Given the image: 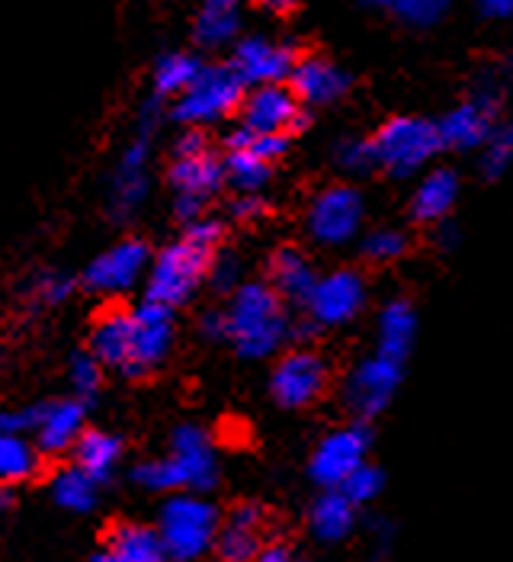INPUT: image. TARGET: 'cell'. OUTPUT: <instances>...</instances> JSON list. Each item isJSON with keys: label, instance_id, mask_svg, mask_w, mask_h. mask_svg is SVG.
I'll list each match as a JSON object with an SVG mask.
<instances>
[{"label": "cell", "instance_id": "1", "mask_svg": "<svg viewBox=\"0 0 513 562\" xmlns=\"http://www.w3.org/2000/svg\"><path fill=\"white\" fill-rule=\"evenodd\" d=\"M225 315V341L248 360H263L276 353L283 341L293 335V322L286 303L276 296V290L266 280L241 283L231 293V303Z\"/></svg>", "mask_w": 513, "mask_h": 562}, {"label": "cell", "instance_id": "2", "mask_svg": "<svg viewBox=\"0 0 513 562\" xmlns=\"http://www.w3.org/2000/svg\"><path fill=\"white\" fill-rule=\"evenodd\" d=\"M132 479L151 492H209L218 479L213 440L200 425H176L168 457L138 463Z\"/></svg>", "mask_w": 513, "mask_h": 562}, {"label": "cell", "instance_id": "3", "mask_svg": "<svg viewBox=\"0 0 513 562\" xmlns=\"http://www.w3.org/2000/svg\"><path fill=\"white\" fill-rule=\"evenodd\" d=\"M218 524L221 518L213 502H206L196 492H173L161 508L155 530L168 550V560L193 562L213 550Z\"/></svg>", "mask_w": 513, "mask_h": 562}, {"label": "cell", "instance_id": "4", "mask_svg": "<svg viewBox=\"0 0 513 562\" xmlns=\"http://www.w3.org/2000/svg\"><path fill=\"white\" fill-rule=\"evenodd\" d=\"M213 258L215 251L193 245L190 238L168 245L158 258H151L148 280H145V300L164 305V308L190 303L196 296V290L206 283Z\"/></svg>", "mask_w": 513, "mask_h": 562}, {"label": "cell", "instance_id": "5", "mask_svg": "<svg viewBox=\"0 0 513 562\" xmlns=\"http://www.w3.org/2000/svg\"><path fill=\"white\" fill-rule=\"evenodd\" d=\"M241 100H244V85L241 78L221 65H213L196 75V81L186 87L176 103H173V120L190 126V130H200L206 123H218L225 116H231L235 110H241Z\"/></svg>", "mask_w": 513, "mask_h": 562}, {"label": "cell", "instance_id": "6", "mask_svg": "<svg viewBox=\"0 0 513 562\" xmlns=\"http://www.w3.org/2000/svg\"><path fill=\"white\" fill-rule=\"evenodd\" d=\"M440 148V132L421 116H395L373 138L376 168H385L391 177L421 171Z\"/></svg>", "mask_w": 513, "mask_h": 562}, {"label": "cell", "instance_id": "7", "mask_svg": "<svg viewBox=\"0 0 513 562\" xmlns=\"http://www.w3.org/2000/svg\"><path fill=\"white\" fill-rule=\"evenodd\" d=\"M363 218H366V203H363L360 190L346 187V183H338V187H324L311 200L305 225H308V235L318 245L343 248V245H350L360 235Z\"/></svg>", "mask_w": 513, "mask_h": 562}, {"label": "cell", "instance_id": "8", "mask_svg": "<svg viewBox=\"0 0 513 562\" xmlns=\"http://www.w3.org/2000/svg\"><path fill=\"white\" fill-rule=\"evenodd\" d=\"M328 383H331L328 360L308 347H299L276 360L273 376H270V392L283 408H308L328 392Z\"/></svg>", "mask_w": 513, "mask_h": 562}, {"label": "cell", "instance_id": "9", "mask_svg": "<svg viewBox=\"0 0 513 562\" xmlns=\"http://www.w3.org/2000/svg\"><path fill=\"white\" fill-rule=\"evenodd\" d=\"M366 280L356 270H334L318 277L315 290L308 293L305 308H308V322L315 328H341L350 325L363 308H366Z\"/></svg>", "mask_w": 513, "mask_h": 562}, {"label": "cell", "instance_id": "10", "mask_svg": "<svg viewBox=\"0 0 513 562\" xmlns=\"http://www.w3.org/2000/svg\"><path fill=\"white\" fill-rule=\"evenodd\" d=\"M398 386H401V363L383 353H373L363 363H356L343 380V405L363 422L376 418L391 405Z\"/></svg>", "mask_w": 513, "mask_h": 562}, {"label": "cell", "instance_id": "11", "mask_svg": "<svg viewBox=\"0 0 513 562\" xmlns=\"http://www.w3.org/2000/svg\"><path fill=\"white\" fill-rule=\"evenodd\" d=\"M151 123H155V106H148V123L141 120V132L126 145L119 155V165L113 173L110 187V213L116 222H128L141 210L148 196V158H151Z\"/></svg>", "mask_w": 513, "mask_h": 562}, {"label": "cell", "instance_id": "12", "mask_svg": "<svg viewBox=\"0 0 513 562\" xmlns=\"http://www.w3.org/2000/svg\"><path fill=\"white\" fill-rule=\"evenodd\" d=\"M369 443H373V434L360 422L324 434L321 443L311 453V463H308L311 479L318 485H324V488H341L343 482L350 479V473H356L366 463Z\"/></svg>", "mask_w": 513, "mask_h": 562}, {"label": "cell", "instance_id": "13", "mask_svg": "<svg viewBox=\"0 0 513 562\" xmlns=\"http://www.w3.org/2000/svg\"><path fill=\"white\" fill-rule=\"evenodd\" d=\"M148 267H151L148 245L138 238H123L87 263L84 283L87 290H93L100 296H123L132 286H138V280L148 273Z\"/></svg>", "mask_w": 513, "mask_h": 562}, {"label": "cell", "instance_id": "14", "mask_svg": "<svg viewBox=\"0 0 513 562\" xmlns=\"http://www.w3.org/2000/svg\"><path fill=\"white\" fill-rule=\"evenodd\" d=\"M135 328H132V353H128L126 376L155 373L173 347V308L158 303L135 305Z\"/></svg>", "mask_w": 513, "mask_h": 562}, {"label": "cell", "instance_id": "15", "mask_svg": "<svg viewBox=\"0 0 513 562\" xmlns=\"http://www.w3.org/2000/svg\"><path fill=\"white\" fill-rule=\"evenodd\" d=\"M241 126L260 135H289L305 126V110L286 85H263L244 93Z\"/></svg>", "mask_w": 513, "mask_h": 562}, {"label": "cell", "instance_id": "16", "mask_svg": "<svg viewBox=\"0 0 513 562\" xmlns=\"http://www.w3.org/2000/svg\"><path fill=\"white\" fill-rule=\"evenodd\" d=\"M299 55L296 48L286 43H273L266 36H248L235 45L231 55V71L241 78V85H283L289 81L293 68H296Z\"/></svg>", "mask_w": 513, "mask_h": 562}, {"label": "cell", "instance_id": "17", "mask_svg": "<svg viewBox=\"0 0 513 562\" xmlns=\"http://www.w3.org/2000/svg\"><path fill=\"white\" fill-rule=\"evenodd\" d=\"M33 443L39 453H68L87 431V412L81 398H58L33 408Z\"/></svg>", "mask_w": 513, "mask_h": 562}, {"label": "cell", "instance_id": "18", "mask_svg": "<svg viewBox=\"0 0 513 562\" xmlns=\"http://www.w3.org/2000/svg\"><path fill=\"white\" fill-rule=\"evenodd\" d=\"M494 106H498V97L485 90L471 103H463L453 113H446L443 123L436 126L440 145L459 148V151H471V148L488 145L491 132H494Z\"/></svg>", "mask_w": 513, "mask_h": 562}, {"label": "cell", "instance_id": "19", "mask_svg": "<svg viewBox=\"0 0 513 562\" xmlns=\"http://www.w3.org/2000/svg\"><path fill=\"white\" fill-rule=\"evenodd\" d=\"M263 547V512L256 505H238L218 524L213 543L218 562H254Z\"/></svg>", "mask_w": 513, "mask_h": 562}, {"label": "cell", "instance_id": "20", "mask_svg": "<svg viewBox=\"0 0 513 562\" xmlns=\"http://www.w3.org/2000/svg\"><path fill=\"white\" fill-rule=\"evenodd\" d=\"M289 90L296 93L299 103H311V106H324L341 100L343 93L350 90V75L338 68L328 58L308 55L299 58L293 75H289Z\"/></svg>", "mask_w": 513, "mask_h": 562}, {"label": "cell", "instance_id": "21", "mask_svg": "<svg viewBox=\"0 0 513 562\" xmlns=\"http://www.w3.org/2000/svg\"><path fill=\"white\" fill-rule=\"evenodd\" d=\"M168 183L173 187L176 200H193L203 203L218 193V187L225 183V171L221 161L215 158L213 151H200V155H180L173 158L168 168Z\"/></svg>", "mask_w": 513, "mask_h": 562}, {"label": "cell", "instance_id": "22", "mask_svg": "<svg viewBox=\"0 0 513 562\" xmlns=\"http://www.w3.org/2000/svg\"><path fill=\"white\" fill-rule=\"evenodd\" d=\"M132 328H135V312L126 305H113L100 312L90 328V353L103 367L126 370L128 353H132Z\"/></svg>", "mask_w": 513, "mask_h": 562}, {"label": "cell", "instance_id": "23", "mask_svg": "<svg viewBox=\"0 0 513 562\" xmlns=\"http://www.w3.org/2000/svg\"><path fill=\"white\" fill-rule=\"evenodd\" d=\"M93 562H168V550L155 527L116 524L110 530L106 550H100Z\"/></svg>", "mask_w": 513, "mask_h": 562}, {"label": "cell", "instance_id": "24", "mask_svg": "<svg viewBox=\"0 0 513 562\" xmlns=\"http://www.w3.org/2000/svg\"><path fill=\"white\" fill-rule=\"evenodd\" d=\"M270 286L276 290V296L283 303H301L308 300V293L315 290L318 283V273L311 267V260L299 248H280L273 258H270Z\"/></svg>", "mask_w": 513, "mask_h": 562}, {"label": "cell", "instance_id": "25", "mask_svg": "<svg viewBox=\"0 0 513 562\" xmlns=\"http://www.w3.org/2000/svg\"><path fill=\"white\" fill-rule=\"evenodd\" d=\"M456 200H459V177H456V171L436 168L418 183V190L411 196V216L418 222H443L453 213Z\"/></svg>", "mask_w": 513, "mask_h": 562}, {"label": "cell", "instance_id": "26", "mask_svg": "<svg viewBox=\"0 0 513 562\" xmlns=\"http://www.w3.org/2000/svg\"><path fill=\"white\" fill-rule=\"evenodd\" d=\"M418 338V312L408 300H391L379 312V350L383 357H391L398 363H404V357L411 353Z\"/></svg>", "mask_w": 513, "mask_h": 562}, {"label": "cell", "instance_id": "27", "mask_svg": "<svg viewBox=\"0 0 513 562\" xmlns=\"http://www.w3.org/2000/svg\"><path fill=\"white\" fill-rule=\"evenodd\" d=\"M71 453H75V467L100 485L103 479L113 476V470L119 467V460H123V440L116 434L96 431V428L90 431L87 428L78 437V443L71 447Z\"/></svg>", "mask_w": 513, "mask_h": 562}, {"label": "cell", "instance_id": "28", "mask_svg": "<svg viewBox=\"0 0 513 562\" xmlns=\"http://www.w3.org/2000/svg\"><path fill=\"white\" fill-rule=\"evenodd\" d=\"M311 533L324 543H341L356 527V505L343 495L341 488H324L318 502L311 505Z\"/></svg>", "mask_w": 513, "mask_h": 562}, {"label": "cell", "instance_id": "29", "mask_svg": "<svg viewBox=\"0 0 513 562\" xmlns=\"http://www.w3.org/2000/svg\"><path fill=\"white\" fill-rule=\"evenodd\" d=\"M241 3L244 0H203L196 13V43L206 48L231 43L241 30Z\"/></svg>", "mask_w": 513, "mask_h": 562}, {"label": "cell", "instance_id": "30", "mask_svg": "<svg viewBox=\"0 0 513 562\" xmlns=\"http://www.w3.org/2000/svg\"><path fill=\"white\" fill-rule=\"evenodd\" d=\"M43 470V453L39 447L23 431L0 434V485H16L26 482Z\"/></svg>", "mask_w": 513, "mask_h": 562}, {"label": "cell", "instance_id": "31", "mask_svg": "<svg viewBox=\"0 0 513 562\" xmlns=\"http://www.w3.org/2000/svg\"><path fill=\"white\" fill-rule=\"evenodd\" d=\"M221 171H225V180L238 190V193H260L273 173V165L256 158L244 148H228L225 161H221Z\"/></svg>", "mask_w": 513, "mask_h": 562}, {"label": "cell", "instance_id": "32", "mask_svg": "<svg viewBox=\"0 0 513 562\" xmlns=\"http://www.w3.org/2000/svg\"><path fill=\"white\" fill-rule=\"evenodd\" d=\"M203 71L200 58L186 55V52H171L155 65V90L158 97H180L186 87L196 81V75Z\"/></svg>", "mask_w": 513, "mask_h": 562}, {"label": "cell", "instance_id": "33", "mask_svg": "<svg viewBox=\"0 0 513 562\" xmlns=\"http://www.w3.org/2000/svg\"><path fill=\"white\" fill-rule=\"evenodd\" d=\"M52 495L68 512H90L96 505V482L78 467H68L52 479Z\"/></svg>", "mask_w": 513, "mask_h": 562}, {"label": "cell", "instance_id": "34", "mask_svg": "<svg viewBox=\"0 0 513 562\" xmlns=\"http://www.w3.org/2000/svg\"><path fill=\"white\" fill-rule=\"evenodd\" d=\"M369 3L398 16L408 26H433L449 7V0H369Z\"/></svg>", "mask_w": 513, "mask_h": 562}, {"label": "cell", "instance_id": "35", "mask_svg": "<svg viewBox=\"0 0 513 562\" xmlns=\"http://www.w3.org/2000/svg\"><path fill=\"white\" fill-rule=\"evenodd\" d=\"M228 148H244V151H251V155H256V158H263V161L273 165L276 158L286 155L289 135H260V132L238 126V130L228 135Z\"/></svg>", "mask_w": 513, "mask_h": 562}, {"label": "cell", "instance_id": "36", "mask_svg": "<svg viewBox=\"0 0 513 562\" xmlns=\"http://www.w3.org/2000/svg\"><path fill=\"white\" fill-rule=\"evenodd\" d=\"M26 293H30L33 303L58 305L75 293V280H71L68 273H61V270H39V273L30 280Z\"/></svg>", "mask_w": 513, "mask_h": 562}, {"label": "cell", "instance_id": "37", "mask_svg": "<svg viewBox=\"0 0 513 562\" xmlns=\"http://www.w3.org/2000/svg\"><path fill=\"white\" fill-rule=\"evenodd\" d=\"M385 476L383 470H376L373 463H363L356 473H350V479L341 485V492L360 508V505H369L383 495Z\"/></svg>", "mask_w": 513, "mask_h": 562}, {"label": "cell", "instance_id": "38", "mask_svg": "<svg viewBox=\"0 0 513 562\" xmlns=\"http://www.w3.org/2000/svg\"><path fill=\"white\" fill-rule=\"evenodd\" d=\"M408 251V235L398 228H376L363 238V255L373 263H391Z\"/></svg>", "mask_w": 513, "mask_h": 562}, {"label": "cell", "instance_id": "39", "mask_svg": "<svg viewBox=\"0 0 513 562\" xmlns=\"http://www.w3.org/2000/svg\"><path fill=\"white\" fill-rule=\"evenodd\" d=\"M71 390L78 392V398H93L100 386H103V363L87 350V353H75L71 370H68Z\"/></svg>", "mask_w": 513, "mask_h": 562}, {"label": "cell", "instance_id": "40", "mask_svg": "<svg viewBox=\"0 0 513 562\" xmlns=\"http://www.w3.org/2000/svg\"><path fill=\"white\" fill-rule=\"evenodd\" d=\"M338 165L350 173H369L376 168L373 138H346L338 148Z\"/></svg>", "mask_w": 513, "mask_h": 562}, {"label": "cell", "instance_id": "41", "mask_svg": "<svg viewBox=\"0 0 513 562\" xmlns=\"http://www.w3.org/2000/svg\"><path fill=\"white\" fill-rule=\"evenodd\" d=\"M206 280H213V286L218 293H235L241 286V260L235 258V255H218L209 263V277Z\"/></svg>", "mask_w": 513, "mask_h": 562}, {"label": "cell", "instance_id": "42", "mask_svg": "<svg viewBox=\"0 0 513 562\" xmlns=\"http://www.w3.org/2000/svg\"><path fill=\"white\" fill-rule=\"evenodd\" d=\"M513 161V142L504 135V138H491L488 142V151H485V158H481V173L485 177H501V173L511 168Z\"/></svg>", "mask_w": 513, "mask_h": 562}, {"label": "cell", "instance_id": "43", "mask_svg": "<svg viewBox=\"0 0 513 562\" xmlns=\"http://www.w3.org/2000/svg\"><path fill=\"white\" fill-rule=\"evenodd\" d=\"M183 238H190L193 245H200V248H209L215 251L218 248V241H221V222H215V218H193V222H186V232H183Z\"/></svg>", "mask_w": 513, "mask_h": 562}, {"label": "cell", "instance_id": "44", "mask_svg": "<svg viewBox=\"0 0 513 562\" xmlns=\"http://www.w3.org/2000/svg\"><path fill=\"white\" fill-rule=\"evenodd\" d=\"M266 213V203L260 200V193H238V200L231 203V216L238 222H254Z\"/></svg>", "mask_w": 513, "mask_h": 562}, {"label": "cell", "instance_id": "45", "mask_svg": "<svg viewBox=\"0 0 513 562\" xmlns=\"http://www.w3.org/2000/svg\"><path fill=\"white\" fill-rule=\"evenodd\" d=\"M200 151H209V142H206L203 130H186L176 138V145H173V158H180V155H200Z\"/></svg>", "mask_w": 513, "mask_h": 562}, {"label": "cell", "instance_id": "46", "mask_svg": "<svg viewBox=\"0 0 513 562\" xmlns=\"http://www.w3.org/2000/svg\"><path fill=\"white\" fill-rule=\"evenodd\" d=\"M30 422H33V412H7V408H0V434L26 431Z\"/></svg>", "mask_w": 513, "mask_h": 562}, {"label": "cell", "instance_id": "47", "mask_svg": "<svg viewBox=\"0 0 513 562\" xmlns=\"http://www.w3.org/2000/svg\"><path fill=\"white\" fill-rule=\"evenodd\" d=\"M478 10L491 20H508L513 16V0H478Z\"/></svg>", "mask_w": 513, "mask_h": 562}, {"label": "cell", "instance_id": "48", "mask_svg": "<svg viewBox=\"0 0 513 562\" xmlns=\"http://www.w3.org/2000/svg\"><path fill=\"white\" fill-rule=\"evenodd\" d=\"M203 335L213 341H225V315L221 312H206L203 315Z\"/></svg>", "mask_w": 513, "mask_h": 562}, {"label": "cell", "instance_id": "49", "mask_svg": "<svg viewBox=\"0 0 513 562\" xmlns=\"http://www.w3.org/2000/svg\"><path fill=\"white\" fill-rule=\"evenodd\" d=\"M254 562H296V557L286 547H263V553Z\"/></svg>", "mask_w": 513, "mask_h": 562}, {"label": "cell", "instance_id": "50", "mask_svg": "<svg viewBox=\"0 0 513 562\" xmlns=\"http://www.w3.org/2000/svg\"><path fill=\"white\" fill-rule=\"evenodd\" d=\"M263 10H273V13H289L293 7H299V0H256Z\"/></svg>", "mask_w": 513, "mask_h": 562}, {"label": "cell", "instance_id": "51", "mask_svg": "<svg viewBox=\"0 0 513 562\" xmlns=\"http://www.w3.org/2000/svg\"><path fill=\"white\" fill-rule=\"evenodd\" d=\"M440 241H443L446 248H453V245H456V228H453V225H446V228H443V238H440Z\"/></svg>", "mask_w": 513, "mask_h": 562}, {"label": "cell", "instance_id": "52", "mask_svg": "<svg viewBox=\"0 0 513 562\" xmlns=\"http://www.w3.org/2000/svg\"><path fill=\"white\" fill-rule=\"evenodd\" d=\"M10 505V485H0V508Z\"/></svg>", "mask_w": 513, "mask_h": 562}, {"label": "cell", "instance_id": "53", "mask_svg": "<svg viewBox=\"0 0 513 562\" xmlns=\"http://www.w3.org/2000/svg\"><path fill=\"white\" fill-rule=\"evenodd\" d=\"M508 138H511V142H513V126H511V132H508Z\"/></svg>", "mask_w": 513, "mask_h": 562}]
</instances>
